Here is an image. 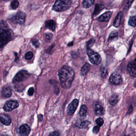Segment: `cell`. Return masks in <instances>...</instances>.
I'll return each instance as SVG.
<instances>
[{
  "label": "cell",
  "mask_w": 136,
  "mask_h": 136,
  "mask_svg": "<svg viewBox=\"0 0 136 136\" xmlns=\"http://www.w3.org/2000/svg\"><path fill=\"white\" fill-rule=\"evenodd\" d=\"M71 1L69 0H56L53 6V10L56 12H62L70 7Z\"/></svg>",
  "instance_id": "3957f363"
},
{
  "label": "cell",
  "mask_w": 136,
  "mask_h": 136,
  "mask_svg": "<svg viewBox=\"0 0 136 136\" xmlns=\"http://www.w3.org/2000/svg\"><path fill=\"white\" fill-rule=\"evenodd\" d=\"M90 69V64L87 63L83 65L81 69V73L82 76H85L86 74Z\"/></svg>",
  "instance_id": "ac0fdd59"
},
{
  "label": "cell",
  "mask_w": 136,
  "mask_h": 136,
  "mask_svg": "<svg viewBox=\"0 0 136 136\" xmlns=\"http://www.w3.org/2000/svg\"><path fill=\"white\" fill-rule=\"evenodd\" d=\"M94 0H85L83 2V5L85 8H88L93 5Z\"/></svg>",
  "instance_id": "7402d4cb"
},
{
  "label": "cell",
  "mask_w": 136,
  "mask_h": 136,
  "mask_svg": "<svg viewBox=\"0 0 136 136\" xmlns=\"http://www.w3.org/2000/svg\"><path fill=\"white\" fill-rule=\"evenodd\" d=\"M33 57V54L31 52H27L25 55V58L27 60H30Z\"/></svg>",
  "instance_id": "f1b7e54d"
},
{
  "label": "cell",
  "mask_w": 136,
  "mask_h": 136,
  "mask_svg": "<svg viewBox=\"0 0 136 136\" xmlns=\"http://www.w3.org/2000/svg\"><path fill=\"white\" fill-rule=\"evenodd\" d=\"M127 70L131 76L136 77V65L133 62L129 63L127 67Z\"/></svg>",
  "instance_id": "8fae6325"
},
{
  "label": "cell",
  "mask_w": 136,
  "mask_h": 136,
  "mask_svg": "<svg viewBox=\"0 0 136 136\" xmlns=\"http://www.w3.org/2000/svg\"><path fill=\"white\" fill-rule=\"evenodd\" d=\"M129 24L133 27L136 25V16H131L129 21Z\"/></svg>",
  "instance_id": "cb8c5ba5"
},
{
  "label": "cell",
  "mask_w": 136,
  "mask_h": 136,
  "mask_svg": "<svg viewBox=\"0 0 136 136\" xmlns=\"http://www.w3.org/2000/svg\"><path fill=\"white\" fill-rule=\"evenodd\" d=\"M0 136H9V135H1Z\"/></svg>",
  "instance_id": "ab89813d"
},
{
  "label": "cell",
  "mask_w": 136,
  "mask_h": 136,
  "mask_svg": "<svg viewBox=\"0 0 136 136\" xmlns=\"http://www.w3.org/2000/svg\"><path fill=\"white\" fill-rule=\"evenodd\" d=\"M123 15V13L122 11H120L118 13L113 23V26L114 27H118L120 26Z\"/></svg>",
  "instance_id": "2e32d148"
},
{
  "label": "cell",
  "mask_w": 136,
  "mask_h": 136,
  "mask_svg": "<svg viewBox=\"0 0 136 136\" xmlns=\"http://www.w3.org/2000/svg\"><path fill=\"white\" fill-rule=\"evenodd\" d=\"M73 45V42H70L68 44V45L69 46H72Z\"/></svg>",
  "instance_id": "74e56055"
},
{
  "label": "cell",
  "mask_w": 136,
  "mask_h": 136,
  "mask_svg": "<svg viewBox=\"0 0 136 136\" xmlns=\"http://www.w3.org/2000/svg\"><path fill=\"white\" fill-rule=\"evenodd\" d=\"M118 101V96L116 95H113L109 99V103L112 106H114L117 104Z\"/></svg>",
  "instance_id": "44dd1931"
},
{
  "label": "cell",
  "mask_w": 136,
  "mask_h": 136,
  "mask_svg": "<svg viewBox=\"0 0 136 136\" xmlns=\"http://www.w3.org/2000/svg\"><path fill=\"white\" fill-rule=\"evenodd\" d=\"M15 56H16V58H15V62H17L19 60V57H18L17 54V53H15Z\"/></svg>",
  "instance_id": "8d00e7d4"
},
{
  "label": "cell",
  "mask_w": 136,
  "mask_h": 136,
  "mask_svg": "<svg viewBox=\"0 0 136 136\" xmlns=\"http://www.w3.org/2000/svg\"><path fill=\"white\" fill-rule=\"evenodd\" d=\"M38 121L39 122L42 121V120L43 119V117L42 114H39V115L38 116Z\"/></svg>",
  "instance_id": "d590c367"
},
{
  "label": "cell",
  "mask_w": 136,
  "mask_h": 136,
  "mask_svg": "<svg viewBox=\"0 0 136 136\" xmlns=\"http://www.w3.org/2000/svg\"><path fill=\"white\" fill-rule=\"evenodd\" d=\"M34 92V90L33 88H30L28 91V94L29 96H32Z\"/></svg>",
  "instance_id": "836d02e7"
},
{
  "label": "cell",
  "mask_w": 136,
  "mask_h": 136,
  "mask_svg": "<svg viewBox=\"0 0 136 136\" xmlns=\"http://www.w3.org/2000/svg\"><path fill=\"white\" fill-rule=\"evenodd\" d=\"M58 76L62 87L65 89L69 88L74 78L72 68L69 66H63L59 71Z\"/></svg>",
  "instance_id": "6da1fadb"
},
{
  "label": "cell",
  "mask_w": 136,
  "mask_h": 136,
  "mask_svg": "<svg viewBox=\"0 0 136 136\" xmlns=\"http://www.w3.org/2000/svg\"><path fill=\"white\" fill-rule=\"evenodd\" d=\"M45 26L50 30L54 31L56 27V22L53 20H49L45 22Z\"/></svg>",
  "instance_id": "e0dca14e"
},
{
  "label": "cell",
  "mask_w": 136,
  "mask_h": 136,
  "mask_svg": "<svg viewBox=\"0 0 136 136\" xmlns=\"http://www.w3.org/2000/svg\"><path fill=\"white\" fill-rule=\"evenodd\" d=\"M103 9V6L102 5H99V4H96L95 5V9L94 12V15H96L98 14L99 12H100Z\"/></svg>",
  "instance_id": "d4e9b609"
},
{
  "label": "cell",
  "mask_w": 136,
  "mask_h": 136,
  "mask_svg": "<svg viewBox=\"0 0 136 136\" xmlns=\"http://www.w3.org/2000/svg\"><path fill=\"white\" fill-rule=\"evenodd\" d=\"M95 42V40L94 39H91L87 42V47L88 49H90L93 46Z\"/></svg>",
  "instance_id": "4dcf8cb0"
},
{
  "label": "cell",
  "mask_w": 136,
  "mask_h": 136,
  "mask_svg": "<svg viewBox=\"0 0 136 136\" xmlns=\"http://www.w3.org/2000/svg\"><path fill=\"white\" fill-rule=\"evenodd\" d=\"M0 122L4 125L9 126L11 124L12 121L11 118L8 114H1L0 115Z\"/></svg>",
  "instance_id": "4fadbf2b"
},
{
  "label": "cell",
  "mask_w": 136,
  "mask_h": 136,
  "mask_svg": "<svg viewBox=\"0 0 136 136\" xmlns=\"http://www.w3.org/2000/svg\"><path fill=\"white\" fill-rule=\"evenodd\" d=\"M135 123H136V120H135Z\"/></svg>",
  "instance_id": "60d3db41"
},
{
  "label": "cell",
  "mask_w": 136,
  "mask_h": 136,
  "mask_svg": "<svg viewBox=\"0 0 136 136\" xmlns=\"http://www.w3.org/2000/svg\"><path fill=\"white\" fill-rule=\"evenodd\" d=\"M109 81L112 84L117 85L122 83L123 79L120 75L117 73L114 72L111 75L109 78Z\"/></svg>",
  "instance_id": "ba28073f"
},
{
  "label": "cell",
  "mask_w": 136,
  "mask_h": 136,
  "mask_svg": "<svg viewBox=\"0 0 136 136\" xmlns=\"http://www.w3.org/2000/svg\"><path fill=\"white\" fill-rule=\"evenodd\" d=\"M133 63H134V64H135V65H136V58H135V60H134V62H133Z\"/></svg>",
  "instance_id": "f35d334b"
},
{
  "label": "cell",
  "mask_w": 136,
  "mask_h": 136,
  "mask_svg": "<svg viewBox=\"0 0 136 136\" xmlns=\"http://www.w3.org/2000/svg\"><path fill=\"white\" fill-rule=\"evenodd\" d=\"M136 136V135H135V136Z\"/></svg>",
  "instance_id": "b9f144b4"
},
{
  "label": "cell",
  "mask_w": 136,
  "mask_h": 136,
  "mask_svg": "<svg viewBox=\"0 0 136 136\" xmlns=\"http://www.w3.org/2000/svg\"><path fill=\"white\" fill-rule=\"evenodd\" d=\"M13 33L4 21L0 22V46L1 49L13 38Z\"/></svg>",
  "instance_id": "7a4b0ae2"
},
{
  "label": "cell",
  "mask_w": 136,
  "mask_h": 136,
  "mask_svg": "<svg viewBox=\"0 0 136 136\" xmlns=\"http://www.w3.org/2000/svg\"><path fill=\"white\" fill-rule=\"evenodd\" d=\"M96 123L97 125V126L101 127L103 124L104 121L102 118H99L96 120Z\"/></svg>",
  "instance_id": "f546056e"
},
{
  "label": "cell",
  "mask_w": 136,
  "mask_h": 136,
  "mask_svg": "<svg viewBox=\"0 0 136 136\" xmlns=\"http://www.w3.org/2000/svg\"><path fill=\"white\" fill-rule=\"evenodd\" d=\"M31 131L30 126L26 124L20 126L19 129V136H28Z\"/></svg>",
  "instance_id": "9c48e42d"
},
{
  "label": "cell",
  "mask_w": 136,
  "mask_h": 136,
  "mask_svg": "<svg viewBox=\"0 0 136 136\" xmlns=\"http://www.w3.org/2000/svg\"><path fill=\"white\" fill-rule=\"evenodd\" d=\"M107 68L105 66H102L101 68V75L103 77H105L107 74Z\"/></svg>",
  "instance_id": "83f0119b"
},
{
  "label": "cell",
  "mask_w": 136,
  "mask_h": 136,
  "mask_svg": "<svg viewBox=\"0 0 136 136\" xmlns=\"http://www.w3.org/2000/svg\"><path fill=\"white\" fill-rule=\"evenodd\" d=\"M79 104V101L78 99H75L69 104L67 109V111L69 114L72 115L74 113L77 109Z\"/></svg>",
  "instance_id": "30bf717a"
},
{
  "label": "cell",
  "mask_w": 136,
  "mask_h": 136,
  "mask_svg": "<svg viewBox=\"0 0 136 136\" xmlns=\"http://www.w3.org/2000/svg\"><path fill=\"white\" fill-rule=\"evenodd\" d=\"M87 54L90 61L93 64L99 65L102 62V58L100 56L91 49H88L87 50Z\"/></svg>",
  "instance_id": "277c9868"
},
{
  "label": "cell",
  "mask_w": 136,
  "mask_h": 136,
  "mask_svg": "<svg viewBox=\"0 0 136 136\" xmlns=\"http://www.w3.org/2000/svg\"><path fill=\"white\" fill-rule=\"evenodd\" d=\"M112 14V12H107L101 15L97 18V21L99 22H107L109 21Z\"/></svg>",
  "instance_id": "7c38bea8"
},
{
  "label": "cell",
  "mask_w": 136,
  "mask_h": 136,
  "mask_svg": "<svg viewBox=\"0 0 136 136\" xmlns=\"http://www.w3.org/2000/svg\"><path fill=\"white\" fill-rule=\"evenodd\" d=\"M91 123V122L88 121H85L81 122V123L78 125V127L79 129H87L89 125Z\"/></svg>",
  "instance_id": "ffe728a7"
},
{
  "label": "cell",
  "mask_w": 136,
  "mask_h": 136,
  "mask_svg": "<svg viewBox=\"0 0 136 136\" xmlns=\"http://www.w3.org/2000/svg\"><path fill=\"white\" fill-rule=\"evenodd\" d=\"M19 3L17 0H13L11 4V6L13 9H16L19 7Z\"/></svg>",
  "instance_id": "4316f807"
},
{
  "label": "cell",
  "mask_w": 136,
  "mask_h": 136,
  "mask_svg": "<svg viewBox=\"0 0 136 136\" xmlns=\"http://www.w3.org/2000/svg\"><path fill=\"white\" fill-rule=\"evenodd\" d=\"M99 129H100V127L98 126H94V127L93 128V133H95V134H97L99 132Z\"/></svg>",
  "instance_id": "d6a6232c"
},
{
  "label": "cell",
  "mask_w": 136,
  "mask_h": 136,
  "mask_svg": "<svg viewBox=\"0 0 136 136\" xmlns=\"http://www.w3.org/2000/svg\"><path fill=\"white\" fill-rule=\"evenodd\" d=\"M33 45L36 48H37L39 47L40 46V43H39V41H38L37 40H33L32 42Z\"/></svg>",
  "instance_id": "1f68e13d"
},
{
  "label": "cell",
  "mask_w": 136,
  "mask_h": 136,
  "mask_svg": "<svg viewBox=\"0 0 136 136\" xmlns=\"http://www.w3.org/2000/svg\"><path fill=\"white\" fill-rule=\"evenodd\" d=\"M30 74L26 70H21L16 75L12 80V83H17L27 79L30 76Z\"/></svg>",
  "instance_id": "5b68a950"
},
{
  "label": "cell",
  "mask_w": 136,
  "mask_h": 136,
  "mask_svg": "<svg viewBox=\"0 0 136 136\" xmlns=\"http://www.w3.org/2000/svg\"><path fill=\"white\" fill-rule=\"evenodd\" d=\"M88 113V108L85 105H82L79 111V114L82 117H85Z\"/></svg>",
  "instance_id": "d6986e66"
},
{
  "label": "cell",
  "mask_w": 136,
  "mask_h": 136,
  "mask_svg": "<svg viewBox=\"0 0 136 136\" xmlns=\"http://www.w3.org/2000/svg\"><path fill=\"white\" fill-rule=\"evenodd\" d=\"M53 37V34L52 33H46L44 35V39L46 41V42H50L51 41V39Z\"/></svg>",
  "instance_id": "484cf974"
},
{
  "label": "cell",
  "mask_w": 136,
  "mask_h": 136,
  "mask_svg": "<svg viewBox=\"0 0 136 136\" xmlns=\"http://www.w3.org/2000/svg\"><path fill=\"white\" fill-rule=\"evenodd\" d=\"M19 106V103L16 100H10L7 101L3 107L4 111L10 112L17 108Z\"/></svg>",
  "instance_id": "8992f818"
},
{
  "label": "cell",
  "mask_w": 136,
  "mask_h": 136,
  "mask_svg": "<svg viewBox=\"0 0 136 136\" xmlns=\"http://www.w3.org/2000/svg\"><path fill=\"white\" fill-rule=\"evenodd\" d=\"M12 94V90L9 86H5L2 88L1 91L2 96L4 98H9Z\"/></svg>",
  "instance_id": "5bb4252c"
},
{
  "label": "cell",
  "mask_w": 136,
  "mask_h": 136,
  "mask_svg": "<svg viewBox=\"0 0 136 136\" xmlns=\"http://www.w3.org/2000/svg\"><path fill=\"white\" fill-rule=\"evenodd\" d=\"M48 136H60V133L58 131L52 132Z\"/></svg>",
  "instance_id": "e575fe53"
},
{
  "label": "cell",
  "mask_w": 136,
  "mask_h": 136,
  "mask_svg": "<svg viewBox=\"0 0 136 136\" xmlns=\"http://www.w3.org/2000/svg\"><path fill=\"white\" fill-rule=\"evenodd\" d=\"M95 114L97 116L103 115L104 114L105 111L103 107L102 106L101 104L100 103H97L95 104Z\"/></svg>",
  "instance_id": "9a60e30c"
},
{
  "label": "cell",
  "mask_w": 136,
  "mask_h": 136,
  "mask_svg": "<svg viewBox=\"0 0 136 136\" xmlns=\"http://www.w3.org/2000/svg\"><path fill=\"white\" fill-rule=\"evenodd\" d=\"M118 33L117 32H112L109 35L108 41L109 42L114 41L117 39Z\"/></svg>",
  "instance_id": "603a6c76"
},
{
  "label": "cell",
  "mask_w": 136,
  "mask_h": 136,
  "mask_svg": "<svg viewBox=\"0 0 136 136\" xmlns=\"http://www.w3.org/2000/svg\"><path fill=\"white\" fill-rule=\"evenodd\" d=\"M12 21L15 24H23L25 22V14L21 12H18L17 14L12 18Z\"/></svg>",
  "instance_id": "52a82bcc"
}]
</instances>
